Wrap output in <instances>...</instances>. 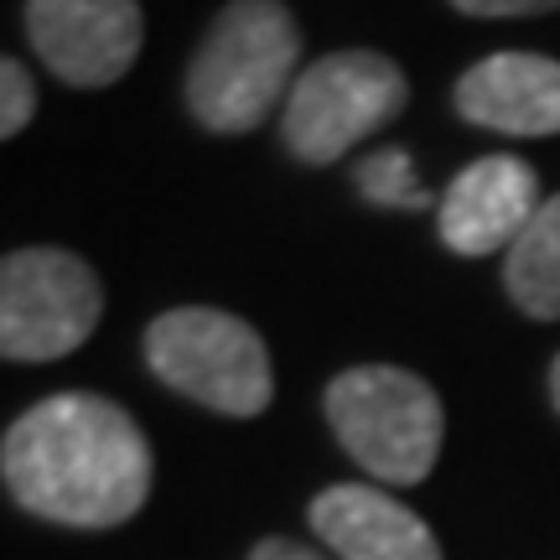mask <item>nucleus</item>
I'll list each match as a JSON object with an SVG mask.
<instances>
[{
	"instance_id": "nucleus-1",
	"label": "nucleus",
	"mask_w": 560,
	"mask_h": 560,
	"mask_svg": "<svg viewBox=\"0 0 560 560\" xmlns=\"http://www.w3.org/2000/svg\"><path fill=\"white\" fill-rule=\"evenodd\" d=\"M0 478L37 520L115 529L151 499V441L115 400L62 389L5 431Z\"/></svg>"
},
{
	"instance_id": "nucleus-2",
	"label": "nucleus",
	"mask_w": 560,
	"mask_h": 560,
	"mask_svg": "<svg viewBox=\"0 0 560 560\" xmlns=\"http://www.w3.org/2000/svg\"><path fill=\"white\" fill-rule=\"evenodd\" d=\"M301 26L285 0H229L187 62V109L213 136H244L291 100Z\"/></svg>"
},
{
	"instance_id": "nucleus-3",
	"label": "nucleus",
	"mask_w": 560,
	"mask_h": 560,
	"mask_svg": "<svg viewBox=\"0 0 560 560\" xmlns=\"http://www.w3.org/2000/svg\"><path fill=\"white\" fill-rule=\"evenodd\" d=\"M322 405L342 452L374 482L416 488L431 478L446 436V410L420 374L395 363H359L327 384Z\"/></svg>"
},
{
	"instance_id": "nucleus-4",
	"label": "nucleus",
	"mask_w": 560,
	"mask_h": 560,
	"mask_svg": "<svg viewBox=\"0 0 560 560\" xmlns=\"http://www.w3.org/2000/svg\"><path fill=\"white\" fill-rule=\"evenodd\" d=\"M145 363L166 389L219 416L249 420L276 400V369L265 338L234 312L177 306L145 327Z\"/></svg>"
},
{
	"instance_id": "nucleus-5",
	"label": "nucleus",
	"mask_w": 560,
	"mask_h": 560,
	"mask_svg": "<svg viewBox=\"0 0 560 560\" xmlns=\"http://www.w3.org/2000/svg\"><path fill=\"white\" fill-rule=\"evenodd\" d=\"M405 100H410V83L395 58L369 52V47L327 52L291 89L285 115H280V140L301 166H332L359 140L395 120Z\"/></svg>"
},
{
	"instance_id": "nucleus-6",
	"label": "nucleus",
	"mask_w": 560,
	"mask_h": 560,
	"mask_svg": "<svg viewBox=\"0 0 560 560\" xmlns=\"http://www.w3.org/2000/svg\"><path fill=\"white\" fill-rule=\"evenodd\" d=\"M104 317L94 265L58 244L0 255V359L52 363L89 342Z\"/></svg>"
},
{
	"instance_id": "nucleus-7",
	"label": "nucleus",
	"mask_w": 560,
	"mask_h": 560,
	"mask_svg": "<svg viewBox=\"0 0 560 560\" xmlns=\"http://www.w3.org/2000/svg\"><path fill=\"white\" fill-rule=\"evenodd\" d=\"M26 37L42 68L73 89H109L140 58V0H26Z\"/></svg>"
},
{
	"instance_id": "nucleus-8",
	"label": "nucleus",
	"mask_w": 560,
	"mask_h": 560,
	"mask_svg": "<svg viewBox=\"0 0 560 560\" xmlns=\"http://www.w3.org/2000/svg\"><path fill=\"white\" fill-rule=\"evenodd\" d=\"M540 177L524 166L520 156H482L462 166L452 187L436 202V229L441 244L462 255V260H482V255H509L524 223L540 213Z\"/></svg>"
},
{
	"instance_id": "nucleus-9",
	"label": "nucleus",
	"mask_w": 560,
	"mask_h": 560,
	"mask_svg": "<svg viewBox=\"0 0 560 560\" xmlns=\"http://www.w3.org/2000/svg\"><path fill=\"white\" fill-rule=\"evenodd\" d=\"M312 535L338 560H441L431 524L374 482H332L312 499Z\"/></svg>"
},
{
	"instance_id": "nucleus-10",
	"label": "nucleus",
	"mask_w": 560,
	"mask_h": 560,
	"mask_svg": "<svg viewBox=\"0 0 560 560\" xmlns=\"http://www.w3.org/2000/svg\"><path fill=\"white\" fill-rule=\"evenodd\" d=\"M457 115L499 136H560V62L545 52H493L457 79Z\"/></svg>"
},
{
	"instance_id": "nucleus-11",
	"label": "nucleus",
	"mask_w": 560,
	"mask_h": 560,
	"mask_svg": "<svg viewBox=\"0 0 560 560\" xmlns=\"http://www.w3.org/2000/svg\"><path fill=\"white\" fill-rule=\"evenodd\" d=\"M503 291L524 317L560 322V192L540 202V213L503 255Z\"/></svg>"
},
{
	"instance_id": "nucleus-12",
	"label": "nucleus",
	"mask_w": 560,
	"mask_h": 560,
	"mask_svg": "<svg viewBox=\"0 0 560 560\" xmlns=\"http://www.w3.org/2000/svg\"><path fill=\"white\" fill-rule=\"evenodd\" d=\"M353 182H359V192L374 208H395V213H420V208H436L431 192L420 187L416 166H410V151L400 145H384L374 156H363L353 166Z\"/></svg>"
},
{
	"instance_id": "nucleus-13",
	"label": "nucleus",
	"mask_w": 560,
	"mask_h": 560,
	"mask_svg": "<svg viewBox=\"0 0 560 560\" xmlns=\"http://www.w3.org/2000/svg\"><path fill=\"white\" fill-rule=\"evenodd\" d=\"M32 115H37V83L16 58L0 52V140L21 136L32 125Z\"/></svg>"
},
{
	"instance_id": "nucleus-14",
	"label": "nucleus",
	"mask_w": 560,
	"mask_h": 560,
	"mask_svg": "<svg viewBox=\"0 0 560 560\" xmlns=\"http://www.w3.org/2000/svg\"><path fill=\"white\" fill-rule=\"evenodd\" d=\"M462 16H482V21H499V16H545V11H560V0H452Z\"/></svg>"
},
{
	"instance_id": "nucleus-15",
	"label": "nucleus",
	"mask_w": 560,
	"mask_h": 560,
	"mask_svg": "<svg viewBox=\"0 0 560 560\" xmlns=\"http://www.w3.org/2000/svg\"><path fill=\"white\" fill-rule=\"evenodd\" d=\"M249 560H327L322 550H312V545H296V540H280V535H270V540H260L255 550H249Z\"/></svg>"
},
{
	"instance_id": "nucleus-16",
	"label": "nucleus",
	"mask_w": 560,
	"mask_h": 560,
	"mask_svg": "<svg viewBox=\"0 0 560 560\" xmlns=\"http://www.w3.org/2000/svg\"><path fill=\"white\" fill-rule=\"evenodd\" d=\"M550 400H556V410H560V353H556V363H550Z\"/></svg>"
}]
</instances>
